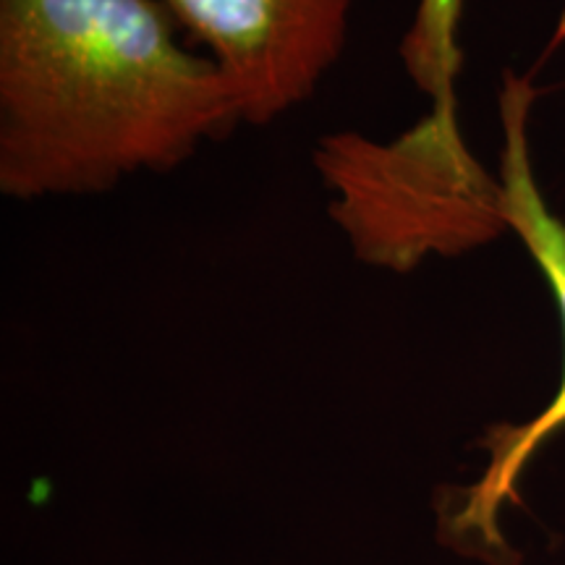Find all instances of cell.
Returning <instances> with one entry per match:
<instances>
[{
	"mask_svg": "<svg viewBox=\"0 0 565 565\" xmlns=\"http://www.w3.org/2000/svg\"><path fill=\"white\" fill-rule=\"evenodd\" d=\"M242 124L162 0H0V192L17 202L166 173Z\"/></svg>",
	"mask_w": 565,
	"mask_h": 565,
	"instance_id": "6da1fadb",
	"label": "cell"
},
{
	"mask_svg": "<svg viewBox=\"0 0 565 565\" xmlns=\"http://www.w3.org/2000/svg\"><path fill=\"white\" fill-rule=\"evenodd\" d=\"M317 166L338 194L341 228L366 263L408 270L427 254L475 249L508 231L503 186L469 147H445L414 126L393 145L328 137Z\"/></svg>",
	"mask_w": 565,
	"mask_h": 565,
	"instance_id": "7a4b0ae2",
	"label": "cell"
},
{
	"mask_svg": "<svg viewBox=\"0 0 565 565\" xmlns=\"http://www.w3.org/2000/svg\"><path fill=\"white\" fill-rule=\"evenodd\" d=\"M536 100L532 82L526 76L505 74L500 89V186L508 231L521 238L529 257L540 267L557 315L563 324V377L553 401L534 419L524 424H494L479 445L487 450V466L475 484L458 494L454 511L445 515L454 545L466 542L471 553H482L487 561L498 563L508 555V545L500 534V511L505 503H521L519 482L529 461L550 437L565 427V221L550 210L542 194L529 150V113Z\"/></svg>",
	"mask_w": 565,
	"mask_h": 565,
	"instance_id": "3957f363",
	"label": "cell"
},
{
	"mask_svg": "<svg viewBox=\"0 0 565 565\" xmlns=\"http://www.w3.org/2000/svg\"><path fill=\"white\" fill-rule=\"evenodd\" d=\"M236 97L265 126L307 103L349 42L359 0H162Z\"/></svg>",
	"mask_w": 565,
	"mask_h": 565,
	"instance_id": "277c9868",
	"label": "cell"
},
{
	"mask_svg": "<svg viewBox=\"0 0 565 565\" xmlns=\"http://www.w3.org/2000/svg\"><path fill=\"white\" fill-rule=\"evenodd\" d=\"M461 13L463 0H419L401 42V61L408 79L433 103L427 116L445 129H458L456 79L463 61L458 45Z\"/></svg>",
	"mask_w": 565,
	"mask_h": 565,
	"instance_id": "5b68a950",
	"label": "cell"
}]
</instances>
